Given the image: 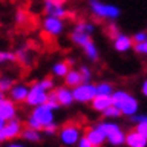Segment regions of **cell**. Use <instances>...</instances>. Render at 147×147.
Wrapping results in <instances>:
<instances>
[{
	"instance_id": "8992f818",
	"label": "cell",
	"mask_w": 147,
	"mask_h": 147,
	"mask_svg": "<svg viewBox=\"0 0 147 147\" xmlns=\"http://www.w3.org/2000/svg\"><path fill=\"white\" fill-rule=\"evenodd\" d=\"M72 94H74V100H75V103L88 105L97 96L96 84H93V82H81L80 85H77L75 88H72Z\"/></svg>"
},
{
	"instance_id": "b9f144b4",
	"label": "cell",
	"mask_w": 147,
	"mask_h": 147,
	"mask_svg": "<svg viewBox=\"0 0 147 147\" xmlns=\"http://www.w3.org/2000/svg\"><path fill=\"white\" fill-rule=\"evenodd\" d=\"M5 97H6V94H5V93H2V91H0V102H2V100L5 99Z\"/></svg>"
},
{
	"instance_id": "7402d4cb",
	"label": "cell",
	"mask_w": 147,
	"mask_h": 147,
	"mask_svg": "<svg viewBox=\"0 0 147 147\" xmlns=\"http://www.w3.org/2000/svg\"><path fill=\"white\" fill-rule=\"evenodd\" d=\"M15 56H16V62H19L21 65H31L32 62V56H31V52L28 50L27 47H19L18 50L15 52Z\"/></svg>"
},
{
	"instance_id": "e575fe53",
	"label": "cell",
	"mask_w": 147,
	"mask_h": 147,
	"mask_svg": "<svg viewBox=\"0 0 147 147\" xmlns=\"http://www.w3.org/2000/svg\"><path fill=\"white\" fill-rule=\"evenodd\" d=\"M57 131H59V124H57V122H53V124L47 125L43 129V132L46 134V136H55V134H57Z\"/></svg>"
},
{
	"instance_id": "d4e9b609",
	"label": "cell",
	"mask_w": 147,
	"mask_h": 147,
	"mask_svg": "<svg viewBox=\"0 0 147 147\" xmlns=\"http://www.w3.org/2000/svg\"><path fill=\"white\" fill-rule=\"evenodd\" d=\"M90 40H91V35H88V34L77 32V31H72V32H71V41L75 44V46L81 47V49H82L85 44H87Z\"/></svg>"
},
{
	"instance_id": "8d00e7d4",
	"label": "cell",
	"mask_w": 147,
	"mask_h": 147,
	"mask_svg": "<svg viewBox=\"0 0 147 147\" xmlns=\"http://www.w3.org/2000/svg\"><path fill=\"white\" fill-rule=\"evenodd\" d=\"M77 147H93L91 144H90V141L87 140V138H85L84 136L80 138V141L77 143Z\"/></svg>"
},
{
	"instance_id": "8fae6325",
	"label": "cell",
	"mask_w": 147,
	"mask_h": 147,
	"mask_svg": "<svg viewBox=\"0 0 147 147\" xmlns=\"http://www.w3.org/2000/svg\"><path fill=\"white\" fill-rule=\"evenodd\" d=\"M55 93V97L57 103L62 106V107H71L74 103H75V100H74V94H72V88L66 87V85H59V87H56L53 90Z\"/></svg>"
},
{
	"instance_id": "5bb4252c",
	"label": "cell",
	"mask_w": 147,
	"mask_h": 147,
	"mask_svg": "<svg viewBox=\"0 0 147 147\" xmlns=\"http://www.w3.org/2000/svg\"><path fill=\"white\" fill-rule=\"evenodd\" d=\"M112 43H113V49L118 53H127L134 47L132 37H129L128 34H124V32H119L112 40Z\"/></svg>"
},
{
	"instance_id": "ac0fdd59",
	"label": "cell",
	"mask_w": 147,
	"mask_h": 147,
	"mask_svg": "<svg viewBox=\"0 0 147 147\" xmlns=\"http://www.w3.org/2000/svg\"><path fill=\"white\" fill-rule=\"evenodd\" d=\"M63 82H65L66 87H69V88H75L77 85H80V84L84 82V81H82V77H81L80 71L75 69V68H71L69 72L66 74L65 78H63Z\"/></svg>"
},
{
	"instance_id": "74e56055",
	"label": "cell",
	"mask_w": 147,
	"mask_h": 147,
	"mask_svg": "<svg viewBox=\"0 0 147 147\" xmlns=\"http://www.w3.org/2000/svg\"><path fill=\"white\" fill-rule=\"evenodd\" d=\"M5 147H27L24 143H18V141H9Z\"/></svg>"
},
{
	"instance_id": "cb8c5ba5",
	"label": "cell",
	"mask_w": 147,
	"mask_h": 147,
	"mask_svg": "<svg viewBox=\"0 0 147 147\" xmlns=\"http://www.w3.org/2000/svg\"><path fill=\"white\" fill-rule=\"evenodd\" d=\"M82 52H84L85 56H87V59H90L91 62H96V60L99 59V49H97V46L93 40H90L82 47Z\"/></svg>"
},
{
	"instance_id": "6da1fadb",
	"label": "cell",
	"mask_w": 147,
	"mask_h": 147,
	"mask_svg": "<svg viewBox=\"0 0 147 147\" xmlns=\"http://www.w3.org/2000/svg\"><path fill=\"white\" fill-rule=\"evenodd\" d=\"M55 112L52 109H49L46 105H41V106H37V107H32L31 113L28 115L27 121H25V125L28 128H32V129H37V131H41L47 127L56 122L55 119Z\"/></svg>"
},
{
	"instance_id": "d590c367",
	"label": "cell",
	"mask_w": 147,
	"mask_h": 147,
	"mask_svg": "<svg viewBox=\"0 0 147 147\" xmlns=\"http://www.w3.org/2000/svg\"><path fill=\"white\" fill-rule=\"evenodd\" d=\"M121 31H119V28H118V25H116V24H113V22H110L109 24V25H107V35L110 37V38H115V37L119 34Z\"/></svg>"
},
{
	"instance_id": "603a6c76",
	"label": "cell",
	"mask_w": 147,
	"mask_h": 147,
	"mask_svg": "<svg viewBox=\"0 0 147 147\" xmlns=\"http://www.w3.org/2000/svg\"><path fill=\"white\" fill-rule=\"evenodd\" d=\"M72 31H77V32H84V34H88V35H93L94 31H96V25L93 22H88V21H80L74 25Z\"/></svg>"
},
{
	"instance_id": "4316f807",
	"label": "cell",
	"mask_w": 147,
	"mask_h": 147,
	"mask_svg": "<svg viewBox=\"0 0 147 147\" xmlns=\"http://www.w3.org/2000/svg\"><path fill=\"white\" fill-rule=\"evenodd\" d=\"M102 115H103V118H106V119H118V118H121L122 116V113H121V110L118 109V107H115L113 105H110L109 107H106L103 112H102Z\"/></svg>"
},
{
	"instance_id": "f546056e",
	"label": "cell",
	"mask_w": 147,
	"mask_h": 147,
	"mask_svg": "<svg viewBox=\"0 0 147 147\" xmlns=\"http://www.w3.org/2000/svg\"><path fill=\"white\" fill-rule=\"evenodd\" d=\"M78 71H80V74H81L84 82H91V81H93V71H91L87 65H81V66L78 68Z\"/></svg>"
},
{
	"instance_id": "7bdbcfd3",
	"label": "cell",
	"mask_w": 147,
	"mask_h": 147,
	"mask_svg": "<svg viewBox=\"0 0 147 147\" xmlns=\"http://www.w3.org/2000/svg\"><path fill=\"white\" fill-rule=\"evenodd\" d=\"M0 143H2V141H0Z\"/></svg>"
},
{
	"instance_id": "484cf974",
	"label": "cell",
	"mask_w": 147,
	"mask_h": 147,
	"mask_svg": "<svg viewBox=\"0 0 147 147\" xmlns=\"http://www.w3.org/2000/svg\"><path fill=\"white\" fill-rule=\"evenodd\" d=\"M96 91L97 94H102V96H112L115 91V87L109 81H100L96 84Z\"/></svg>"
},
{
	"instance_id": "ba28073f",
	"label": "cell",
	"mask_w": 147,
	"mask_h": 147,
	"mask_svg": "<svg viewBox=\"0 0 147 147\" xmlns=\"http://www.w3.org/2000/svg\"><path fill=\"white\" fill-rule=\"evenodd\" d=\"M22 129H24V125H22V122L18 118L6 121V124L3 125V128L0 129V141L16 140L18 137H21Z\"/></svg>"
},
{
	"instance_id": "30bf717a",
	"label": "cell",
	"mask_w": 147,
	"mask_h": 147,
	"mask_svg": "<svg viewBox=\"0 0 147 147\" xmlns=\"http://www.w3.org/2000/svg\"><path fill=\"white\" fill-rule=\"evenodd\" d=\"M43 31L50 37H59L65 31V21L55 16H44L41 21Z\"/></svg>"
},
{
	"instance_id": "d6a6232c",
	"label": "cell",
	"mask_w": 147,
	"mask_h": 147,
	"mask_svg": "<svg viewBox=\"0 0 147 147\" xmlns=\"http://www.w3.org/2000/svg\"><path fill=\"white\" fill-rule=\"evenodd\" d=\"M134 52H136L137 55H141V56H147V41L144 43H137L134 44Z\"/></svg>"
},
{
	"instance_id": "ffe728a7",
	"label": "cell",
	"mask_w": 147,
	"mask_h": 147,
	"mask_svg": "<svg viewBox=\"0 0 147 147\" xmlns=\"http://www.w3.org/2000/svg\"><path fill=\"white\" fill-rule=\"evenodd\" d=\"M21 138L27 143H40L41 141V131H37V129L25 127L21 132Z\"/></svg>"
},
{
	"instance_id": "9c48e42d",
	"label": "cell",
	"mask_w": 147,
	"mask_h": 147,
	"mask_svg": "<svg viewBox=\"0 0 147 147\" xmlns=\"http://www.w3.org/2000/svg\"><path fill=\"white\" fill-rule=\"evenodd\" d=\"M43 12L46 16H55L60 19L68 16V9L63 0H43Z\"/></svg>"
},
{
	"instance_id": "f1b7e54d",
	"label": "cell",
	"mask_w": 147,
	"mask_h": 147,
	"mask_svg": "<svg viewBox=\"0 0 147 147\" xmlns=\"http://www.w3.org/2000/svg\"><path fill=\"white\" fill-rule=\"evenodd\" d=\"M13 84H15V80L12 78V77H0V91L7 94L10 91V88L13 87Z\"/></svg>"
},
{
	"instance_id": "4dcf8cb0",
	"label": "cell",
	"mask_w": 147,
	"mask_h": 147,
	"mask_svg": "<svg viewBox=\"0 0 147 147\" xmlns=\"http://www.w3.org/2000/svg\"><path fill=\"white\" fill-rule=\"evenodd\" d=\"M41 87L44 88V90H47V91H52V90H55L56 88V84H55V80L53 78H50V77H44V78H41V80H38L37 81Z\"/></svg>"
},
{
	"instance_id": "9a60e30c",
	"label": "cell",
	"mask_w": 147,
	"mask_h": 147,
	"mask_svg": "<svg viewBox=\"0 0 147 147\" xmlns=\"http://www.w3.org/2000/svg\"><path fill=\"white\" fill-rule=\"evenodd\" d=\"M0 116H2L5 121L15 119L18 116L16 103L13 100H10L9 97H5V99L0 102Z\"/></svg>"
},
{
	"instance_id": "7a4b0ae2",
	"label": "cell",
	"mask_w": 147,
	"mask_h": 147,
	"mask_svg": "<svg viewBox=\"0 0 147 147\" xmlns=\"http://www.w3.org/2000/svg\"><path fill=\"white\" fill-rule=\"evenodd\" d=\"M112 105L121 110L122 116L131 118L136 113H138L140 103L137 97H134L125 90H115L112 94Z\"/></svg>"
},
{
	"instance_id": "83f0119b",
	"label": "cell",
	"mask_w": 147,
	"mask_h": 147,
	"mask_svg": "<svg viewBox=\"0 0 147 147\" xmlns=\"http://www.w3.org/2000/svg\"><path fill=\"white\" fill-rule=\"evenodd\" d=\"M13 62H16L15 52L0 50V65H7V63H13Z\"/></svg>"
},
{
	"instance_id": "e0dca14e",
	"label": "cell",
	"mask_w": 147,
	"mask_h": 147,
	"mask_svg": "<svg viewBox=\"0 0 147 147\" xmlns=\"http://www.w3.org/2000/svg\"><path fill=\"white\" fill-rule=\"evenodd\" d=\"M91 109L94 112H99L102 113L106 107H109L112 105V96H102V94H97L94 99L91 100Z\"/></svg>"
},
{
	"instance_id": "4fadbf2b",
	"label": "cell",
	"mask_w": 147,
	"mask_h": 147,
	"mask_svg": "<svg viewBox=\"0 0 147 147\" xmlns=\"http://www.w3.org/2000/svg\"><path fill=\"white\" fill-rule=\"evenodd\" d=\"M84 137L90 141V144L93 147H102L106 143V137L105 134L100 131V128L97 125H90L84 132Z\"/></svg>"
},
{
	"instance_id": "3957f363",
	"label": "cell",
	"mask_w": 147,
	"mask_h": 147,
	"mask_svg": "<svg viewBox=\"0 0 147 147\" xmlns=\"http://www.w3.org/2000/svg\"><path fill=\"white\" fill-rule=\"evenodd\" d=\"M100 128V131L105 134L106 141L113 146V147H119L125 144V131L122 129V127L118 124V122L112 121V119H105L99 124H96Z\"/></svg>"
},
{
	"instance_id": "52a82bcc",
	"label": "cell",
	"mask_w": 147,
	"mask_h": 147,
	"mask_svg": "<svg viewBox=\"0 0 147 147\" xmlns=\"http://www.w3.org/2000/svg\"><path fill=\"white\" fill-rule=\"evenodd\" d=\"M49 93L50 91L44 90L38 82L34 81L30 85V93H28V97L25 100V105L30 106V107H37V106L44 105L49 100Z\"/></svg>"
},
{
	"instance_id": "44dd1931",
	"label": "cell",
	"mask_w": 147,
	"mask_h": 147,
	"mask_svg": "<svg viewBox=\"0 0 147 147\" xmlns=\"http://www.w3.org/2000/svg\"><path fill=\"white\" fill-rule=\"evenodd\" d=\"M69 69H71V66L68 65L66 60H57V62H55L52 65V74L56 78H65V75L69 72Z\"/></svg>"
},
{
	"instance_id": "7c38bea8",
	"label": "cell",
	"mask_w": 147,
	"mask_h": 147,
	"mask_svg": "<svg viewBox=\"0 0 147 147\" xmlns=\"http://www.w3.org/2000/svg\"><path fill=\"white\" fill-rule=\"evenodd\" d=\"M28 93H30V85L24 82H15L7 94H9V99L13 100L15 103H25Z\"/></svg>"
},
{
	"instance_id": "2e32d148",
	"label": "cell",
	"mask_w": 147,
	"mask_h": 147,
	"mask_svg": "<svg viewBox=\"0 0 147 147\" xmlns=\"http://www.w3.org/2000/svg\"><path fill=\"white\" fill-rule=\"evenodd\" d=\"M125 146L128 147H147V138L136 129H132L125 134Z\"/></svg>"
},
{
	"instance_id": "60d3db41",
	"label": "cell",
	"mask_w": 147,
	"mask_h": 147,
	"mask_svg": "<svg viewBox=\"0 0 147 147\" xmlns=\"http://www.w3.org/2000/svg\"><path fill=\"white\" fill-rule=\"evenodd\" d=\"M5 124H6V121H5V119H3L2 116H0V129L3 128V125H5Z\"/></svg>"
},
{
	"instance_id": "f35d334b",
	"label": "cell",
	"mask_w": 147,
	"mask_h": 147,
	"mask_svg": "<svg viewBox=\"0 0 147 147\" xmlns=\"http://www.w3.org/2000/svg\"><path fill=\"white\" fill-rule=\"evenodd\" d=\"M141 93H143V96L144 97H147V78L143 81V84H141Z\"/></svg>"
},
{
	"instance_id": "ab89813d",
	"label": "cell",
	"mask_w": 147,
	"mask_h": 147,
	"mask_svg": "<svg viewBox=\"0 0 147 147\" xmlns=\"http://www.w3.org/2000/svg\"><path fill=\"white\" fill-rule=\"evenodd\" d=\"M66 62H68V65H69V66L75 65V57H68V59H66Z\"/></svg>"
},
{
	"instance_id": "1f68e13d",
	"label": "cell",
	"mask_w": 147,
	"mask_h": 147,
	"mask_svg": "<svg viewBox=\"0 0 147 147\" xmlns=\"http://www.w3.org/2000/svg\"><path fill=\"white\" fill-rule=\"evenodd\" d=\"M28 21V15H27V12L25 10H16V13H15V22L18 24V25H24V24H27Z\"/></svg>"
},
{
	"instance_id": "5b68a950",
	"label": "cell",
	"mask_w": 147,
	"mask_h": 147,
	"mask_svg": "<svg viewBox=\"0 0 147 147\" xmlns=\"http://www.w3.org/2000/svg\"><path fill=\"white\" fill-rule=\"evenodd\" d=\"M57 137L62 146L65 147H74L77 146L80 138L82 137V129L77 122H66L57 131Z\"/></svg>"
},
{
	"instance_id": "d6986e66",
	"label": "cell",
	"mask_w": 147,
	"mask_h": 147,
	"mask_svg": "<svg viewBox=\"0 0 147 147\" xmlns=\"http://www.w3.org/2000/svg\"><path fill=\"white\" fill-rule=\"evenodd\" d=\"M129 121L132 124H136V131H138L144 138H147V115H140V113H136L134 116L129 118Z\"/></svg>"
},
{
	"instance_id": "277c9868",
	"label": "cell",
	"mask_w": 147,
	"mask_h": 147,
	"mask_svg": "<svg viewBox=\"0 0 147 147\" xmlns=\"http://www.w3.org/2000/svg\"><path fill=\"white\" fill-rule=\"evenodd\" d=\"M90 12L102 21H109V22H115L121 16V9L115 5L105 3L102 0H90L88 2Z\"/></svg>"
},
{
	"instance_id": "836d02e7",
	"label": "cell",
	"mask_w": 147,
	"mask_h": 147,
	"mask_svg": "<svg viewBox=\"0 0 147 147\" xmlns=\"http://www.w3.org/2000/svg\"><path fill=\"white\" fill-rule=\"evenodd\" d=\"M132 41H134V44L147 41V31H138V32H136V34L132 35Z\"/></svg>"
}]
</instances>
